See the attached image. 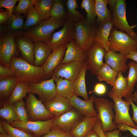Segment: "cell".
<instances>
[{"mask_svg": "<svg viewBox=\"0 0 137 137\" xmlns=\"http://www.w3.org/2000/svg\"><path fill=\"white\" fill-rule=\"evenodd\" d=\"M9 68L18 81L28 85L47 79L42 66L32 65L20 57L13 58Z\"/></svg>", "mask_w": 137, "mask_h": 137, "instance_id": "6da1fadb", "label": "cell"}, {"mask_svg": "<svg viewBox=\"0 0 137 137\" xmlns=\"http://www.w3.org/2000/svg\"><path fill=\"white\" fill-rule=\"evenodd\" d=\"M66 22L65 19L49 18L24 31L21 36L30 39L35 42L41 41L47 43L51 40L53 32L63 26Z\"/></svg>", "mask_w": 137, "mask_h": 137, "instance_id": "7a4b0ae2", "label": "cell"}, {"mask_svg": "<svg viewBox=\"0 0 137 137\" xmlns=\"http://www.w3.org/2000/svg\"><path fill=\"white\" fill-rule=\"evenodd\" d=\"M109 50L127 55L137 51V41L122 30L113 27L109 38Z\"/></svg>", "mask_w": 137, "mask_h": 137, "instance_id": "3957f363", "label": "cell"}, {"mask_svg": "<svg viewBox=\"0 0 137 137\" xmlns=\"http://www.w3.org/2000/svg\"><path fill=\"white\" fill-rule=\"evenodd\" d=\"M110 6L112 10L111 20L113 27L125 32L137 41V33L133 30L134 28L137 26V25L130 26L128 22L126 16V1L115 0Z\"/></svg>", "mask_w": 137, "mask_h": 137, "instance_id": "277c9868", "label": "cell"}, {"mask_svg": "<svg viewBox=\"0 0 137 137\" xmlns=\"http://www.w3.org/2000/svg\"><path fill=\"white\" fill-rule=\"evenodd\" d=\"M73 39L85 53L94 41L97 28L94 24L88 22L85 18L74 23Z\"/></svg>", "mask_w": 137, "mask_h": 137, "instance_id": "5b68a950", "label": "cell"}, {"mask_svg": "<svg viewBox=\"0 0 137 137\" xmlns=\"http://www.w3.org/2000/svg\"><path fill=\"white\" fill-rule=\"evenodd\" d=\"M94 103L98 112L104 133L112 131L117 128L113 123L115 114L113 111L114 102L104 98L95 97Z\"/></svg>", "mask_w": 137, "mask_h": 137, "instance_id": "8992f818", "label": "cell"}, {"mask_svg": "<svg viewBox=\"0 0 137 137\" xmlns=\"http://www.w3.org/2000/svg\"><path fill=\"white\" fill-rule=\"evenodd\" d=\"M29 121H45L55 117L46 108L43 103L30 92L25 102Z\"/></svg>", "mask_w": 137, "mask_h": 137, "instance_id": "52a82bcc", "label": "cell"}, {"mask_svg": "<svg viewBox=\"0 0 137 137\" xmlns=\"http://www.w3.org/2000/svg\"><path fill=\"white\" fill-rule=\"evenodd\" d=\"M107 95L113 99L114 103L113 108L115 111V117L113 121L114 124L116 125L124 123L137 129V125L134 123L129 113L130 103L116 96L111 90L108 92Z\"/></svg>", "mask_w": 137, "mask_h": 137, "instance_id": "ba28073f", "label": "cell"}, {"mask_svg": "<svg viewBox=\"0 0 137 137\" xmlns=\"http://www.w3.org/2000/svg\"><path fill=\"white\" fill-rule=\"evenodd\" d=\"M107 51L99 43L93 41L86 52L87 58L85 62L87 70L91 72L92 75L97 76L100 68L105 63L103 59Z\"/></svg>", "mask_w": 137, "mask_h": 137, "instance_id": "9c48e42d", "label": "cell"}, {"mask_svg": "<svg viewBox=\"0 0 137 137\" xmlns=\"http://www.w3.org/2000/svg\"><path fill=\"white\" fill-rule=\"evenodd\" d=\"M55 118L45 121H29L23 122L18 121L12 122L10 125L14 128L32 134L34 137H41L49 132L53 125Z\"/></svg>", "mask_w": 137, "mask_h": 137, "instance_id": "30bf717a", "label": "cell"}, {"mask_svg": "<svg viewBox=\"0 0 137 137\" xmlns=\"http://www.w3.org/2000/svg\"><path fill=\"white\" fill-rule=\"evenodd\" d=\"M0 60L5 66L9 68L12 58L18 53L15 36L6 32L0 33Z\"/></svg>", "mask_w": 137, "mask_h": 137, "instance_id": "8fae6325", "label": "cell"}, {"mask_svg": "<svg viewBox=\"0 0 137 137\" xmlns=\"http://www.w3.org/2000/svg\"><path fill=\"white\" fill-rule=\"evenodd\" d=\"M85 115L74 108L57 117H55L53 125L62 131L70 133L83 119Z\"/></svg>", "mask_w": 137, "mask_h": 137, "instance_id": "7c38bea8", "label": "cell"}, {"mask_svg": "<svg viewBox=\"0 0 137 137\" xmlns=\"http://www.w3.org/2000/svg\"><path fill=\"white\" fill-rule=\"evenodd\" d=\"M54 79L52 78L37 83L29 85L30 92L37 94L43 103L52 100L57 95Z\"/></svg>", "mask_w": 137, "mask_h": 137, "instance_id": "4fadbf2b", "label": "cell"}, {"mask_svg": "<svg viewBox=\"0 0 137 137\" xmlns=\"http://www.w3.org/2000/svg\"><path fill=\"white\" fill-rule=\"evenodd\" d=\"M67 18L62 28L54 33L50 41L46 43L51 47L53 51L60 46L66 45L73 39L74 23Z\"/></svg>", "mask_w": 137, "mask_h": 137, "instance_id": "5bb4252c", "label": "cell"}, {"mask_svg": "<svg viewBox=\"0 0 137 137\" xmlns=\"http://www.w3.org/2000/svg\"><path fill=\"white\" fill-rule=\"evenodd\" d=\"M84 62L74 61L60 64L53 71L51 78H59L61 77L70 81H74L79 76Z\"/></svg>", "mask_w": 137, "mask_h": 137, "instance_id": "9a60e30c", "label": "cell"}, {"mask_svg": "<svg viewBox=\"0 0 137 137\" xmlns=\"http://www.w3.org/2000/svg\"><path fill=\"white\" fill-rule=\"evenodd\" d=\"M43 103L47 109L55 117L62 115L73 108L69 100L58 94L52 100Z\"/></svg>", "mask_w": 137, "mask_h": 137, "instance_id": "2e32d148", "label": "cell"}, {"mask_svg": "<svg viewBox=\"0 0 137 137\" xmlns=\"http://www.w3.org/2000/svg\"><path fill=\"white\" fill-rule=\"evenodd\" d=\"M95 97L92 95L88 100H83L74 94L69 100L71 106L85 116L95 117L98 115L93 105Z\"/></svg>", "mask_w": 137, "mask_h": 137, "instance_id": "e0dca14e", "label": "cell"}, {"mask_svg": "<svg viewBox=\"0 0 137 137\" xmlns=\"http://www.w3.org/2000/svg\"><path fill=\"white\" fill-rule=\"evenodd\" d=\"M66 49V45H61L54 50L42 66L47 79L51 78L54 69L60 64Z\"/></svg>", "mask_w": 137, "mask_h": 137, "instance_id": "ac0fdd59", "label": "cell"}, {"mask_svg": "<svg viewBox=\"0 0 137 137\" xmlns=\"http://www.w3.org/2000/svg\"><path fill=\"white\" fill-rule=\"evenodd\" d=\"M18 49L22 58L30 64L34 65V44L31 40L20 36L15 37Z\"/></svg>", "mask_w": 137, "mask_h": 137, "instance_id": "d6986e66", "label": "cell"}, {"mask_svg": "<svg viewBox=\"0 0 137 137\" xmlns=\"http://www.w3.org/2000/svg\"><path fill=\"white\" fill-rule=\"evenodd\" d=\"M87 58L86 53L78 45L73 39L66 44L64 57L60 64L74 61L84 62Z\"/></svg>", "mask_w": 137, "mask_h": 137, "instance_id": "ffe728a7", "label": "cell"}, {"mask_svg": "<svg viewBox=\"0 0 137 137\" xmlns=\"http://www.w3.org/2000/svg\"><path fill=\"white\" fill-rule=\"evenodd\" d=\"M25 22L21 14H13L5 25L0 26V32H6L15 37L21 36L24 31Z\"/></svg>", "mask_w": 137, "mask_h": 137, "instance_id": "44dd1931", "label": "cell"}, {"mask_svg": "<svg viewBox=\"0 0 137 137\" xmlns=\"http://www.w3.org/2000/svg\"><path fill=\"white\" fill-rule=\"evenodd\" d=\"M105 62L118 72L125 73L129 68L126 63L128 59L126 55L109 50L104 57Z\"/></svg>", "mask_w": 137, "mask_h": 137, "instance_id": "7402d4cb", "label": "cell"}, {"mask_svg": "<svg viewBox=\"0 0 137 137\" xmlns=\"http://www.w3.org/2000/svg\"><path fill=\"white\" fill-rule=\"evenodd\" d=\"M53 51L51 47L46 43L41 41L35 42L34 65L42 66Z\"/></svg>", "mask_w": 137, "mask_h": 137, "instance_id": "603a6c76", "label": "cell"}, {"mask_svg": "<svg viewBox=\"0 0 137 137\" xmlns=\"http://www.w3.org/2000/svg\"><path fill=\"white\" fill-rule=\"evenodd\" d=\"M113 27L111 20H109L100 24L97 28L94 41L100 44L107 52L109 48V38Z\"/></svg>", "mask_w": 137, "mask_h": 137, "instance_id": "cb8c5ba5", "label": "cell"}, {"mask_svg": "<svg viewBox=\"0 0 137 137\" xmlns=\"http://www.w3.org/2000/svg\"><path fill=\"white\" fill-rule=\"evenodd\" d=\"M98 118V115L95 117L85 116L70 133L75 137H84L93 129V127Z\"/></svg>", "mask_w": 137, "mask_h": 137, "instance_id": "d4e9b609", "label": "cell"}, {"mask_svg": "<svg viewBox=\"0 0 137 137\" xmlns=\"http://www.w3.org/2000/svg\"><path fill=\"white\" fill-rule=\"evenodd\" d=\"M87 65L85 62L83 64L79 76L74 81L73 93L76 96H81L85 100L89 99L87 92L85 81V76Z\"/></svg>", "mask_w": 137, "mask_h": 137, "instance_id": "484cf974", "label": "cell"}, {"mask_svg": "<svg viewBox=\"0 0 137 137\" xmlns=\"http://www.w3.org/2000/svg\"><path fill=\"white\" fill-rule=\"evenodd\" d=\"M18 81L14 76L0 77V98L3 101L9 97L15 88Z\"/></svg>", "mask_w": 137, "mask_h": 137, "instance_id": "4316f807", "label": "cell"}, {"mask_svg": "<svg viewBox=\"0 0 137 137\" xmlns=\"http://www.w3.org/2000/svg\"><path fill=\"white\" fill-rule=\"evenodd\" d=\"M111 91L114 95L121 98L130 97L127 77H124L122 72H120L118 73L114 85Z\"/></svg>", "mask_w": 137, "mask_h": 137, "instance_id": "83f0119b", "label": "cell"}, {"mask_svg": "<svg viewBox=\"0 0 137 137\" xmlns=\"http://www.w3.org/2000/svg\"><path fill=\"white\" fill-rule=\"evenodd\" d=\"M56 82L57 94L62 96L69 100L74 94L73 84L74 81H70L62 78H54Z\"/></svg>", "mask_w": 137, "mask_h": 137, "instance_id": "f1b7e54d", "label": "cell"}, {"mask_svg": "<svg viewBox=\"0 0 137 137\" xmlns=\"http://www.w3.org/2000/svg\"><path fill=\"white\" fill-rule=\"evenodd\" d=\"M118 73L105 63L100 68L97 77L99 81H105L113 87Z\"/></svg>", "mask_w": 137, "mask_h": 137, "instance_id": "f546056e", "label": "cell"}, {"mask_svg": "<svg viewBox=\"0 0 137 137\" xmlns=\"http://www.w3.org/2000/svg\"><path fill=\"white\" fill-rule=\"evenodd\" d=\"M97 22L100 24L111 20V13L107 7V0H95Z\"/></svg>", "mask_w": 137, "mask_h": 137, "instance_id": "4dcf8cb0", "label": "cell"}, {"mask_svg": "<svg viewBox=\"0 0 137 137\" xmlns=\"http://www.w3.org/2000/svg\"><path fill=\"white\" fill-rule=\"evenodd\" d=\"M30 92L29 85L18 81L11 94L5 101L9 104H13L26 97L27 93Z\"/></svg>", "mask_w": 137, "mask_h": 137, "instance_id": "1f68e13d", "label": "cell"}, {"mask_svg": "<svg viewBox=\"0 0 137 137\" xmlns=\"http://www.w3.org/2000/svg\"><path fill=\"white\" fill-rule=\"evenodd\" d=\"M53 0H36L34 6L37 10L41 21L50 18Z\"/></svg>", "mask_w": 137, "mask_h": 137, "instance_id": "d6a6232c", "label": "cell"}, {"mask_svg": "<svg viewBox=\"0 0 137 137\" xmlns=\"http://www.w3.org/2000/svg\"><path fill=\"white\" fill-rule=\"evenodd\" d=\"M0 116L6 120L8 123L19 121L14 110L13 104L3 102V106L0 109Z\"/></svg>", "mask_w": 137, "mask_h": 137, "instance_id": "836d02e7", "label": "cell"}, {"mask_svg": "<svg viewBox=\"0 0 137 137\" xmlns=\"http://www.w3.org/2000/svg\"><path fill=\"white\" fill-rule=\"evenodd\" d=\"M67 18V13L61 0H53L51 10L50 18L56 19H64Z\"/></svg>", "mask_w": 137, "mask_h": 137, "instance_id": "e575fe53", "label": "cell"}, {"mask_svg": "<svg viewBox=\"0 0 137 137\" xmlns=\"http://www.w3.org/2000/svg\"><path fill=\"white\" fill-rule=\"evenodd\" d=\"M80 6L87 13V21L91 24H94L96 16L95 0H83Z\"/></svg>", "mask_w": 137, "mask_h": 137, "instance_id": "d590c367", "label": "cell"}, {"mask_svg": "<svg viewBox=\"0 0 137 137\" xmlns=\"http://www.w3.org/2000/svg\"><path fill=\"white\" fill-rule=\"evenodd\" d=\"M66 5L67 10V18L74 23L85 18L84 16L76 9L78 5L76 0H68Z\"/></svg>", "mask_w": 137, "mask_h": 137, "instance_id": "8d00e7d4", "label": "cell"}, {"mask_svg": "<svg viewBox=\"0 0 137 137\" xmlns=\"http://www.w3.org/2000/svg\"><path fill=\"white\" fill-rule=\"evenodd\" d=\"M26 13V20L25 22L24 31L41 22L39 14L34 6L30 8Z\"/></svg>", "mask_w": 137, "mask_h": 137, "instance_id": "74e56055", "label": "cell"}, {"mask_svg": "<svg viewBox=\"0 0 137 137\" xmlns=\"http://www.w3.org/2000/svg\"><path fill=\"white\" fill-rule=\"evenodd\" d=\"M129 68L127 77L129 94L130 96L133 91L136 83L137 82V64L134 61L130 62L128 65Z\"/></svg>", "mask_w": 137, "mask_h": 137, "instance_id": "f35d334b", "label": "cell"}, {"mask_svg": "<svg viewBox=\"0 0 137 137\" xmlns=\"http://www.w3.org/2000/svg\"><path fill=\"white\" fill-rule=\"evenodd\" d=\"M0 123L10 137H34L32 134L12 126L4 120H1Z\"/></svg>", "mask_w": 137, "mask_h": 137, "instance_id": "ab89813d", "label": "cell"}, {"mask_svg": "<svg viewBox=\"0 0 137 137\" xmlns=\"http://www.w3.org/2000/svg\"><path fill=\"white\" fill-rule=\"evenodd\" d=\"M13 104L19 121L23 122L29 121L24 100L23 99Z\"/></svg>", "mask_w": 137, "mask_h": 137, "instance_id": "60d3db41", "label": "cell"}, {"mask_svg": "<svg viewBox=\"0 0 137 137\" xmlns=\"http://www.w3.org/2000/svg\"><path fill=\"white\" fill-rule=\"evenodd\" d=\"M36 0H20L18 5L14 7L13 14H21L26 12L31 7L34 6Z\"/></svg>", "mask_w": 137, "mask_h": 137, "instance_id": "b9f144b4", "label": "cell"}, {"mask_svg": "<svg viewBox=\"0 0 137 137\" xmlns=\"http://www.w3.org/2000/svg\"><path fill=\"white\" fill-rule=\"evenodd\" d=\"M41 137H75L70 133L64 132L53 126L49 132Z\"/></svg>", "mask_w": 137, "mask_h": 137, "instance_id": "7bdbcfd3", "label": "cell"}, {"mask_svg": "<svg viewBox=\"0 0 137 137\" xmlns=\"http://www.w3.org/2000/svg\"><path fill=\"white\" fill-rule=\"evenodd\" d=\"M18 0H0V8H6L9 14L12 15L15 5Z\"/></svg>", "mask_w": 137, "mask_h": 137, "instance_id": "ee69618b", "label": "cell"}, {"mask_svg": "<svg viewBox=\"0 0 137 137\" xmlns=\"http://www.w3.org/2000/svg\"><path fill=\"white\" fill-rule=\"evenodd\" d=\"M106 91V85L102 83H98L95 85L93 90L89 93L94 92L97 95H102L105 94Z\"/></svg>", "mask_w": 137, "mask_h": 137, "instance_id": "f6af8a7d", "label": "cell"}, {"mask_svg": "<svg viewBox=\"0 0 137 137\" xmlns=\"http://www.w3.org/2000/svg\"><path fill=\"white\" fill-rule=\"evenodd\" d=\"M117 128L123 132L128 131L134 136L137 137V129L131 127L125 124L121 123L117 125Z\"/></svg>", "mask_w": 137, "mask_h": 137, "instance_id": "bcb514c9", "label": "cell"}, {"mask_svg": "<svg viewBox=\"0 0 137 137\" xmlns=\"http://www.w3.org/2000/svg\"><path fill=\"white\" fill-rule=\"evenodd\" d=\"M14 76L10 69L1 64L0 65V77H7Z\"/></svg>", "mask_w": 137, "mask_h": 137, "instance_id": "7dc6e473", "label": "cell"}, {"mask_svg": "<svg viewBox=\"0 0 137 137\" xmlns=\"http://www.w3.org/2000/svg\"><path fill=\"white\" fill-rule=\"evenodd\" d=\"M12 15H10L7 11L0 12V26L5 25L8 22Z\"/></svg>", "mask_w": 137, "mask_h": 137, "instance_id": "c3c4849f", "label": "cell"}, {"mask_svg": "<svg viewBox=\"0 0 137 137\" xmlns=\"http://www.w3.org/2000/svg\"><path fill=\"white\" fill-rule=\"evenodd\" d=\"M93 129L97 132L99 137H106L102 130L101 122L99 118L94 126Z\"/></svg>", "mask_w": 137, "mask_h": 137, "instance_id": "681fc988", "label": "cell"}, {"mask_svg": "<svg viewBox=\"0 0 137 137\" xmlns=\"http://www.w3.org/2000/svg\"><path fill=\"white\" fill-rule=\"evenodd\" d=\"M125 100L130 103L133 113V116L132 119L133 121L137 124V106L134 104L130 97L125 98Z\"/></svg>", "mask_w": 137, "mask_h": 137, "instance_id": "f907efd6", "label": "cell"}, {"mask_svg": "<svg viewBox=\"0 0 137 137\" xmlns=\"http://www.w3.org/2000/svg\"><path fill=\"white\" fill-rule=\"evenodd\" d=\"M120 131L119 129H117L104 133L106 137H119V134Z\"/></svg>", "mask_w": 137, "mask_h": 137, "instance_id": "816d5d0a", "label": "cell"}, {"mask_svg": "<svg viewBox=\"0 0 137 137\" xmlns=\"http://www.w3.org/2000/svg\"><path fill=\"white\" fill-rule=\"evenodd\" d=\"M126 56L127 58L132 59L137 64V51L133 52Z\"/></svg>", "mask_w": 137, "mask_h": 137, "instance_id": "f5cc1de1", "label": "cell"}, {"mask_svg": "<svg viewBox=\"0 0 137 137\" xmlns=\"http://www.w3.org/2000/svg\"><path fill=\"white\" fill-rule=\"evenodd\" d=\"M84 137H99L97 132L93 129L88 133Z\"/></svg>", "mask_w": 137, "mask_h": 137, "instance_id": "db71d44e", "label": "cell"}, {"mask_svg": "<svg viewBox=\"0 0 137 137\" xmlns=\"http://www.w3.org/2000/svg\"><path fill=\"white\" fill-rule=\"evenodd\" d=\"M136 86L137 87V84ZM130 98L133 102L137 104V90L131 94Z\"/></svg>", "mask_w": 137, "mask_h": 137, "instance_id": "11a10c76", "label": "cell"}, {"mask_svg": "<svg viewBox=\"0 0 137 137\" xmlns=\"http://www.w3.org/2000/svg\"><path fill=\"white\" fill-rule=\"evenodd\" d=\"M0 137H10L7 133L0 134Z\"/></svg>", "mask_w": 137, "mask_h": 137, "instance_id": "9f6ffc18", "label": "cell"}]
</instances>
